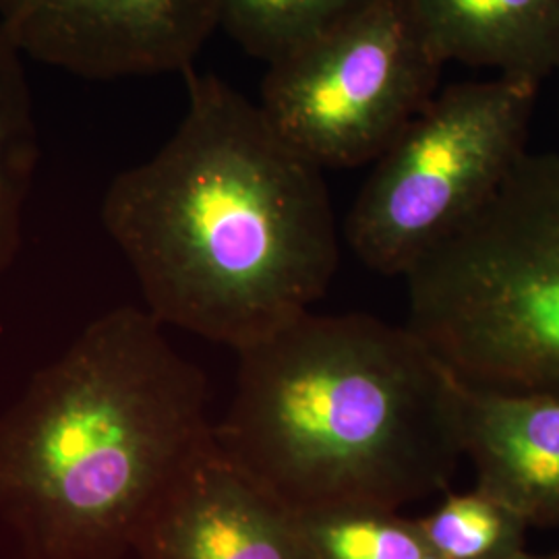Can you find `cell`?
Instances as JSON below:
<instances>
[{"label":"cell","instance_id":"1","mask_svg":"<svg viewBox=\"0 0 559 559\" xmlns=\"http://www.w3.org/2000/svg\"><path fill=\"white\" fill-rule=\"evenodd\" d=\"M187 110L120 173L102 222L162 325L242 350L302 318L338 272L323 170L214 73H182Z\"/></svg>","mask_w":559,"mask_h":559},{"label":"cell","instance_id":"2","mask_svg":"<svg viewBox=\"0 0 559 559\" xmlns=\"http://www.w3.org/2000/svg\"><path fill=\"white\" fill-rule=\"evenodd\" d=\"M222 454L297 516L445 493L460 381L408 325L313 311L237 353Z\"/></svg>","mask_w":559,"mask_h":559},{"label":"cell","instance_id":"3","mask_svg":"<svg viewBox=\"0 0 559 559\" xmlns=\"http://www.w3.org/2000/svg\"><path fill=\"white\" fill-rule=\"evenodd\" d=\"M147 309L92 321L0 413V519L32 559H115L216 433Z\"/></svg>","mask_w":559,"mask_h":559},{"label":"cell","instance_id":"4","mask_svg":"<svg viewBox=\"0 0 559 559\" xmlns=\"http://www.w3.org/2000/svg\"><path fill=\"white\" fill-rule=\"evenodd\" d=\"M404 280L406 325L462 383L559 396V152H526Z\"/></svg>","mask_w":559,"mask_h":559},{"label":"cell","instance_id":"5","mask_svg":"<svg viewBox=\"0 0 559 559\" xmlns=\"http://www.w3.org/2000/svg\"><path fill=\"white\" fill-rule=\"evenodd\" d=\"M539 83L496 75L438 94L373 162L344 221L357 260L406 276L491 200L526 150Z\"/></svg>","mask_w":559,"mask_h":559},{"label":"cell","instance_id":"6","mask_svg":"<svg viewBox=\"0 0 559 559\" xmlns=\"http://www.w3.org/2000/svg\"><path fill=\"white\" fill-rule=\"evenodd\" d=\"M441 62L408 0H367L267 64L260 104L309 162H376L440 90Z\"/></svg>","mask_w":559,"mask_h":559},{"label":"cell","instance_id":"7","mask_svg":"<svg viewBox=\"0 0 559 559\" xmlns=\"http://www.w3.org/2000/svg\"><path fill=\"white\" fill-rule=\"evenodd\" d=\"M23 57L83 80L185 73L221 27L218 0H0Z\"/></svg>","mask_w":559,"mask_h":559},{"label":"cell","instance_id":"8","mask_svg":"<svg viewBox=\"0 0 559 559\" xmlns=\"http://www.w3.org/2000/svg\"><path fill=\"white\" fill-rule=\"evenodd\" d=\"M133 549L141 559H313L299 516L218 443L164 493Z\"/></svg>","mask_w":559,"mask_h":559},{"label":"cell","instance_id":"9","mask_svg":"<svg viewBox=\"0 0 559 559\" xmlns=\"http://www.w3.org/2000/svg\"><path fill=\"white\" fill-rule=\"evenodd\" d=\"M460 417L475 487L512 508L528 528H559V396L460 381Z\"/></svg>","mask_w":559,"mask_h":559},{"label":"cell","instance_id":"10","mask_svg":"<svg viewBox=\"0 0 559 559\" xmlns=\"http://www.w3.org/2000/svg\"><path fill=\"white\" fill-rule=\"evenodd\" d=\"M443 64L543 83L559 73V0H408Z\"/></svg>","mask_w":559,"mask_h":559},{"label":"cell","instance_id":"11","mask_svg":"<svg viewBox=\"0 0 559 559\" xmlns=\"http://www.w3.org/2000/svg\"><path fill=\"white\" fill-rule=\"evenodd\" d=\"M40 138L23 55L0 27V280L17 260Z\"/></svg>","mask_w":559,"mask_h":559},{"label":"cell","instance_id":"12","mask_svg":"<svg viewBox=\"0 0 559 559\" xmlns=\"http://www.w3.org/2000/svg\"><path fill=\"white\" fill-rule=\"evenodd\" d=\"M438 559H510L524 551L528 524L479 487L445 498L417 519Z\"/></svg>","mask_w":559,"mask_h":559},{"label":"cell","instance_id":"13","mask_svg":"<svg viewBox=\"0 0 559 559\" xmlns=\"http://www.w3.org/2000/svg\"><path fill=\"white\" fill-rule=\"evenodd\" d=\"M367 0H218L221 27L240 48L274 62L316 38Z\"/></svg>","mask_w":559,"mask_h":559},{"label":"cell","instance_id":"14","mask_svg":"<svg viewBox=\"0 0 559 559\" xmlns=\"http://www.w3.org/2000/svg\"><path fill=\"white\" fill-rule=\"evenodd\" d=\"M313 559H438L417 520L388 510H330L299 516Z\"/></svg>","mask_w":559,"mask_h":559},{"label":"cell","instance_id":"15","mask_svg":"<svg viewBox=\"0 0 559 559\" xmlns=\"http://www.w3.org/2000/svg\"><path fill=\"white\" fill-rule=\"evenodd\" d=\"M510 559H559V551H556V554H528V551L524 549L522 554Z\"/></svg>","mask_w":559,"mask_h":559},{"label":"cell","instance_id":"16","mask_svg":"<svg viewBox=\"0 0 559 559\" xmlns=\"http://www.w3.org/2000/svg\"><path fill=\"white\" fill-rule=\"evenodd\" d=\"M558 75H559V73H558Z\"/></svg>","mask_w":559,"mask_h":559}]
</instances>
